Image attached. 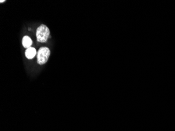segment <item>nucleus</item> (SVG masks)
Instances as JSON below:
<instances>
[{"label":"nucleus","mask_w":175,"mask_h":131,"mask_svg":"<svg viewBox=\"0 0 175 131\" xmlns=\"http://www.w3.org/2000/svg\"><path fill=\"white\" fill-rule=\"evenodd\" d=\"M37 54V51L35 48L34 47H30L26 49L25 55L26 58L28 59H32L33 58H34Z\"/></svg>","instance_id":"obj_3"},{"label":"nucleus","mask_w":175,"mask_h":131,"mask_svg":"<svg viewBox=\"0 0 175 131\" xmlns=\"http://www.w3.org/2000/svg\"><path fill=\"white\" fill-rule=\"evenodd\" d=\"M50 55V51L48 47H42L37 53V62L40 65L46 64Z\"/></svg>","instance_id":"obj_2"},{"label":"nucleus","mask_w":175,"mask_h":131,"mask_svg":"<svg viewBox=\"0 0 175 131\" xmlns=\"http://www.w3.org/2000/svg\"><path fill=\"white\" fill-rule=\"evenodd\" d=\"M28 30H31V29H30V28H28Z\"/></svg>","instance_id":"obj_6"},{"label":"nucleus","mask_w":175,"mask_h":131,"mask_svg":"<svg viewBox=\"0 0 175 131\" xmlns=\"http://www.w3.org/2000/svg\"><path fill=\"white\" fill-rule=\"evenodd\" d=\"M49 29L44 24L40 25L36 31L37 41L39 43H46L47 39L49 37Z\"/></svg>","instance_id":"obj_1"},{"label":"nucleus","mask_w":175,"mask_h":131,"mask_svg":"<svg viewBox=\"0 0 175 131\" xmlns=\"http://www.w3.org/2000/svg\"><path fill=\"white\" fill-rule=\"evenodd\" d=\"M33 44L32 39L28 36H24L22 39V45L25 48H28L30 47Z\"/></svg>","instance_id":"obj_4"},{"label":"nucleus","mask_w":175,"mask_h":131,"mask_svg":"<svg viewBox=\"0 0 175 131\" xmlns=\"http://www.w3.org/2000/svg\"><path fill=\"white\" fill-rule=\"evenodd\" d=\"M5 0H4V1H2V0H1V1H0V2H1V3H3V2H5Z\"/></svg>","instance_id":"obj_5"}]
</instances>
